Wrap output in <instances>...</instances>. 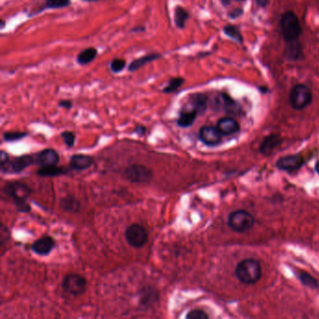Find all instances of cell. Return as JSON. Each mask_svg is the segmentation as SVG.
<instances>
[{"label": "cell", "mask_w": 319, "mask_h": 319, "mask_svg": "<svg viewBox=\"0 0 319 319\" xmlns=\"http://www.w3.org/2000/svg\"><path fill=\"white\" fill-rule=\"evenodd\" d=\"M3 192L13 199L16 209L21 212H29L31 206L28 198L31 194V188L21 182H9L3 187Z\"/></svg>", "instance_id": "6da1fadb"}, {"label": "cell", "mask_w": 319, "mask_h": 319, "mask_svg": "<svg viewBox=\"0 0 319 319\" xmlns=\"http://www.w3.org/2000/svg\"><path fill=\"white\" fill-rule=\"evenodd\" d=\"M261 273L262 271L259 262L251 258H247L241 261L235 269V274L237 278L246 285H253L258 283L261 278Z\"/></svg>", "instance_id": "7a4b0ae2"}, {"label": "cell", "mask_w": 319, "mask_h": 319, "mask_svg": "<svg viewBox=\"0 0 319 319\" xmlns=\"http://www.w3.org/2000/svg\"><path fill=\"white\" fill-rule=\"evenodd\" d=\"M280 27L282 34L287 42L298 41L299 36L302 33L299 18L293 12H285V14H282Z\"/></svg>", "instance_id": "3957f363"}, {"label": "cell", "mask_w": 319, "mask_h": 319, "mask_svg": "<svg viewBox=\"0 0 319 319\" xmlns=\"http://www.w3.org/2000/svg\"><path fill=\"white\" fill-rule=\"evenodd\" d=\"M312 91L304 84H296L289 93V102L295 110L305 109L312 103Z\"/></svg>", "instance_id": "277c9868"}, {"label": "cell", "mask_w": 319, "mask_h": 319, "mask_svg": "<svg viewBox=\"0 0 319 319\" xmlns=\"http://www.w3.org/2000/svg\"><path fill=\"white\" fill-rule=\"evenodd\" d=\"M255 224V219L250 212L244 210L231 212L228 218V225L232 231L245 232L249 231Z\"/></svg>", "instance_id": "5b68a950"}, {"label": "cell", "mask_w": 319, "mask_h": 319, "mask_svg": "<svg viewBox=\"0 0 319 319\" xmlns=\"http://www.w3.org/2000/svg\"><path fill=\"white\" fill-rule=\"evenodd\" d=\"M124 176L131 183H146L153 179L154 174L148 167L141 164H133L124 170Z\"/></svg>", "instance_id": "8992f818"}, {"label": "cell", "mask_w": 319, "mask_h": 319, "mask_svg": "<svg viewBox=\"0 0 319 319\" xmlns=\"http://www.w3.org/2000/svg\"><path fill=\"white\" fill-rule=\"evenodd\" d=\"M36 164L35 156L26 155V156H18L14 158H10L5 163H1V171L5 174H14L19 173L21 171L26 170L29 166Z\"/></svg>", "instance_id": "52a82bcc"}, {"label": "cell", "mask_w": 319, "mask_h": 319, "mask_svg": "<svg viewBox=\"0 0 319 319\" xmlns=\"http://www.w3.org/2000/svg\"><path fill=\"white\" fill-rule=\"evenodd\" d=\"M87 281L82 275L77 273H70L66 275L62 282L63 290L72 296H80L86 290Z\"/></svg>", "instance_id": "ba28073f"}, {"label": "cell", "mask_w": 319, "mask_h": 319, "mask_svg": "<svg viewBox=\"0 0 319 319\" xmlns=\"http://www.w3.org/2000/svg\"><path fill=\"white\" fill-rule=\"evenodd\" d=\"M125 237L130 246L141 248L148 242V232L143 226L132 224L127 228Z\"/></svg>", "instance_id": "9c48e42d"}, {"label": "cell", "mask_w": 319, "mask_h": 319, "mask_svg": "<svg viewBox=\"0 0 319 319\" xmlns=\"http://www.w3.org/2000/svg\"><path fill=\"white\" fill-rule=\"evenodd\" d=\"M199 140L207 146H217L222 141V133L218 128L205 126L199 129L198 132Z\"/></svg>", "instance_id": "30bf717a"}, {"label": "cell", "mask_w": 319, "mask_h": 319, "mask_svg": "<svg viewBox=\"0 0 319 319\" xmlns=\"http://www.w3.org/2000/svg\"><path fill=\"white\" fill-rule=\"evenodd\" d=\"M304 164L303 157L299 155H293V156H283L279 158L276 166L280 170L292 172L299 170Z\"/></svg>", "instance_id": "8fae6325"}, {"label": "cell", "mask_w": 319, "mask_h": 319, "mask_svg": "<svg viewBox=\"0 0 319 319\" xmlns=\"http://www.w3.org/2000/svg\"><path fill=\"white\" fill-rule=\"evenodd\" d=\"M55 247V241L54 238L48 235L42 236L41 239L35 241L31 245L32 251L40 256H48Z\"/></svg>", "instance_id": "7c38bea8"}, {"label": "cell", "mask_w": 319, "mask_h": 319, "mask_svg": "<svg viewBox=\"0 0 319 319\" xmlns=\"http://www.w3.org/2000/svg\"><path fill=\"white\" fill-rule=\"evenodd\" d=\"M159 299V291L156 287L146 285L139 291V302L142 306L148 307L155 304Z\"/></svg>", "instance_id": "4fadbf2b"}, {"label": "cell", "mask_w": 319, "mask_h": 319, "mask_svg": "<svg viewBox=\"0 0 319 319\" xmlns=\"http://www.w3.org/2000/svg\"><path fill=\"white\" fill-rule=\"evenodd\" d=\"M209 98L204 93H195L188 97V106L191 109L195 110L198 116L203 115L208 108Z\"/></svg>", "instance_id": "5bb4252c"}, {"label": "cell", "mask_w": 319, "mask_h": 319, "mask_svg": "<svg viewBox=\"0 0 319 319\" xmlns=\"http://www.w3.org/2000/svg\"><path fill=\"white\" fill-rule=\"evenodd\" d=\"M35 157H36V164L40 165L41 167L57 165V163L59 162V155L54 149L42 150L40 153L36 154Z\"/></svg>", "instance_id": "9a60e30c"}, {"label": "cell", "mask_w": 319, "mask_h": 319, "mask_svg": "<svg viewBox=\"0 0 319 319\" xmlns=\"http://www.w3.org/2000/svg\"><path fill=\"white\" fill-rule=\"evenodd\" d=\"M163 56L159 53H150V54H147V55H143V56H141L139 58L134 59L133 61L130 62L129 67H128V70H129V72H135L137 70L143 68L144 66L148 65L150 63H153V62L156 61L157 59H160Z\"/></svg>", "instance_id": "2e32d148"}, {"label": "cell", "mask_w": 319, "mask_h": 319, "mask_svg": "<svg viewBox=\"0 0 319 319\" xmlns=\"http://www.w3.org/2000/svg\"><path fill=\"white\" fill-rule=\"evenodd\" d=\"M197 116H198V114L197 112L195 110L191 109L190 107L189 108H183L179 114V117L177 119V125H178V127L183 128V129L189 128L195 123Z\"/></svg>", "instance_id": "e0dca14e"}, {"label": "cell", "mask_w": 319, "mask_h": 319, "mask_svg": "<svg viewBox=\"0 0 319 319\" xmlns=\"http://www.w3.org/2000/svg\"><path fill=\"white\" fill-rule=\"evenodd\" d=\"M94 164V159L86 155L77 154L71 156L69 160L70 169L75 170H84L90 168Z\"/></svg>", "instance_id": "ac0fdd59"}, {"label": "cell", "mask_w": 319, "mask_h": 319, "mask_svg": "<svg viewBox=\"0 0 319 319\" xmlns=\"http://www.w3.org/2000/svg\"><path fill=\"white\" fill-rule=\"evenodd\" d=\"M217 128L222 133V135L228 136L237 133L240 129V126L235 119L231 117H224L218 121Z\"/></svg>", "instance_id": "d6986e66"}, {"label": "cell", "mask_w": 319, "mask_h": 319, "mask_svg": "<svg viewBox=\"0 0 319 319\" xmlns=\"http://www.w3.org/2000/svg\"><path fill=\"white\" fill-rule=\"evenodd\" d=\"M97 50L95 47H88L81 51L76 57V62L80 66H86L95 60L97 56Z\"/></svg>", "instance_id": "ffe728a7"}, {"label": "cell", "mask_w": 319, "mask_h": 319, "mask_svg": "<svg viewBox=\"0 0 319 319\" xmlns=\"http://www.w3.org/2000/svg\"><path fill=\"white\" fill-rule=\"evenodd\" d=\"M70 5H71V0H44V3L41 5V7L38 8L39 10H37L32 15L41 14L45 10H59V9L69 7Z\"/></svg>", "instance_id": "44dd1931"}, {"label": "cell", "mask_w": 319, "mask_h": 319, "mask_svg": "<svg viewBox=\"0 0 319 319\" xmlns=\"http://www.w3.org/2000/svg\"><path fill=\"white\" fill-rule=\"evenodd\" d=\"M68 171V170L64 167H59L57 165H51V166L41 167L37 171V174L41 177H56L67 174Z\"/></svg>", "instance_id": "7402d4cb"}, {"label": "cell", "mask_w": 319, "mask_h": 319, "mask_svg": "<svg viewBox=\"0 0 319 319\" xmlns=\"http://www.w3.org/2000/svg\"><path fill=\"white\" fill-rule=\"evenodd\" d=\"M190 17L188 11H186L182 6H175L173 11V21L174 25L179 29H184L186 26V22Z\"/></svg>", "instance_id": "603a6c76"}, {"label": "cell", "mask_w": 319, "mask_h": 319, "mask_svg": "<svg viewBox=\"0 0 319 319\" xmlns=\"http://www.w3.org/2000/svg\"><path fill=\"white\" fill-rule=\"evenodd\" d=\"M281 143H282V139L277 135H271V136L267 137L263 141V143H261V145H260V151L265 155H269Z\"/></svg>", "instance_id": "cb8c5ba5"}, {"label": "cell", "mask_w": 319, "mask_h": 319, "mask_svg": "<svg viewBox=\"0 0 319 319\" xmlns=\"http://www.w3.org/2000/svg\"><path fill=\"white\" fill-rule=\"evenodd\" d=\"M185 82L184 78L178 76V77H171L169 82H167V85L162 88L164 94H172L176 93L179 89L181 88Z\"/></svg>", "instance_id": "d4e9b609"}, {"label": "cell", "mask_w": 319, "mask_h": 319, "mask_svg": "<svg viewBox=\"0 0 319 319\" xmlns=\"http://www.w3.org/2000/svg\"><path fill=\"white\" fill-rule=\"evenodd\" d=\"M60 207L66 211L75 212V211H78L80 209V202L77 198L68 196V197L62 198L61 201H60Z\"/></svg>", "instance_id": "484cf974"}, {"label": "cell", "mask_w": 319, "mask_h": 319, "mask_svg": "<svg viewBox=\"0 0 319 319\" xmlns=\"http://www.w3.org/2000/svg\"><path fill=\"white\" fill-rule=\"evenodd\" d=\"M286 54L288 58H291L294 60H298L301 56V46L298 41H290L288 42V45L286 47Z\"/></svg>", "instance_id": "4316f807"}, {"label": "cell", "mask_w": 319, "mask_h": 319, "mask_svg": "<svg viewBox=\"0 0 319 319\" xmlns=\"http://www.w3.org/2000/svg\"><path fill=\"white\" fill-rule=\"evenodd\" d=\"M28 136V132H22V131H9L3 134V140L5 142L13 143L20 141L22 139Z\"/></svg>", "instance_id": "83f0119b"}, {"label": "cell", "mask_w": 319, "mask_h": 319, "mask_svg": "<svg viewBox=\"0 0 319 319\" xmlns=\"http://www.w3.org/2000/svg\"><path fill=\"white\" fill-rule=\"evenodd\" d=\"M126 67H127V61L123 58H114L110 63L111 71L115 74H118V73L122 72Z\"/></svg>", "instance_id": "f1b7e54d"}, {"label": "cell", "mask_w": 319, "mask_h": 319, "mask_svg": "<svg viewBox=\"0 0 319 319\" xmlns=\"http://www.w3.org/2000/svg\"><path fill=\"white\" fill-rule=\"evenodd\" d=\"M224 33L228 37L231 38L232 40H234V41H239L241 43H243V41H244V39H243V36L241 34V32L234 26H230V25L226 26L224 28Z\"/></svg>", "instance_id": "f546056e"}, {"label": "cell", "mask_w": 319, "mask_h": 319, "mask_svg": "<svg viewBox=\"0 0 319 319\" xmlns=\"http://www.w3.org/2000/svg\"><path fill=\"white\" fill-rule=\"evenodd\" d=\"M299 279H300V281H301V283H302L303 285L310 286V287H312V288H317V287H318L317 281H316L315 279L312 278L311 275H309V274L306 273V272H301V273L299 274Z\"/></svg>", "instance_id": "4dcf8cb0"}, {"label": "cell", "mask_w": 319, "mask_h": 319, "mask_svg": "<svg viewBox=\"0 0 319 319\" xmlns=\"http://www.w3.org/2000/svg\"><path fill=\"white\" fill-rule=\"evenodd\" d=\"M60 136L63 139L64 143L67 145V147L71 148V147L74 146L76 135L72 131H68V130L67 131H63Z\"/></svg>", "instance_id": "1f68e13d"}, {"label": "cell", "mask_w": 319, "mask_h": 319, "mask_svg": "<svg viewBox=\"0 0 319 319\" xmlns=\"http://www.w3.org/2000/svg\"><path fill=\"white\" fill-rule=\"evenodd\" d=\"M187 319H207L209 318V315L206 312L199 310V309H194L191 310L190 312L186 314Z\"/></svg>", "instance_id": "d6a6232c"}, {"label": "cell", "mask_w": 319, "mask_h": 319, "mask_svg": "<svg viewBox=\"0 0 319 319\" xmlns=\"http://www.w3.org/2000/svg\"><path fill=\"white\" fill-rule=\"evenodd\" d=\"M10 239V231L5 226L1 227V245H5V243Z\"/></svg>", "instance_id": "836d02e7"}, {"label": "cell", "mask_w": 319, "mask_h": 319, "mask_svg": "<svg viewBox=\"0 0 319 319\" xmlns=\"http://www.w3.org/2000/svg\"><path fill=\"white\" fill-rule=\"evenodd\" d=\"M58 107L65 110H70L73 107V103L70 99H61L58 102Z\"/></svg>", "instance_id": "e575fe53"}, {"label": "cell", "mask_w": 319, "mask_h": 319, "mask_svg": "<svg viewBox=\"0 0 319 319\" xmlns=\"http://www.w3.org/2000/svg\"><path fill=\"white\" fill-rule=\"evenodd\" d=\"M146 132H147V129L143 125H137L135 129H134V133L140 137L144 136L146 134Z\"/></svg>", "instance_id": "d590c367"}, {"label": "cell", "mask_w": 319, "mask_h": 319, "mask_svg": "<svg viewBox=\"0 0 319 319\" xmlns=\"http://www.w3.org/2000/svg\"><path fill=\"white\" fill-rule=\"evenodd\" d=\"M146 31V27L143 25H139L129 30V33H143Z\"/></svg>", "instance_id": "8d00e7d4"}, {"label": "cell", "mask_w": 319, "mask_h": 319, "mask_svg": "<svg viewBox=\"0 0 319 319\" xmlns=\"http://www.w3.org/2000/svg\"><path fill=\"white\" fill-rule=\"evenodd\" d=\"M10 159L9 154H7L5 151H1V155H0V163H5Z\"/></svg>", "instance_id": "74e56055"}, {"label": "cell", "mask_w": 319, "mask_h": 319, "mask_svg": "<svg viewBox=\"0 0 319 319\" xmlns=\"http://www.w3.org/2000/svg\"><path fill=\"white\" fill-rule=\"evenodd\" d=\"M256 1H257V4L258 6L261 8H265L269 4V0H256Z\"/></svg>", "instance_id": "f35d334b"}, {"label": "cell", "mask_w": 319, "mask_h": 319, "mask_svg": "<svg viewBox=\"0 0 319 319\" xmlns=\"http://www.w3.org/2000/svg\"><path fill=\"white\" fill-rule=\"evenodd\" d=\"M0 24H1V29H3V28H5V26H6V22H5V21H0Z\"/></svg>", "instance_id": "ab89813d"}, {"label": "cell", "mask_w": 319, "mask_h": 319, "mask_svg": "<svg viewBox=\"0 0 319 319\" xmlns=\"http://www.w3.org/2000/svg\"><path fill=\"white\" fill-rule=\"evenodd\" d=\"M84 2H87V3H95V2H98L99 0H82Z\"/></svg>", "instance_id": "60d3db41"}, {"label": "cell", "mask_w": 319, "mask_h": 319, "mask_svg": "<svg viewBox=\"0 0 319 319\" xmlns=\"http://www.w3.org/2000/svg\"><path fill=\"white\" fill-rule=\"evenodd\" d=\"M315 170L317 171V173L319 174V160L316 162V164H315Z\"/></svg>", "instance_id": "b9f144b4"}, {"label": "cell", "mask_w": 319, "mask_h": 319, "mask_svg": "<svg viewBox=\"0 0 319 319\" xmlns=\"http://www.w3.org/2000/svg\"><path fill=\"white\" fill-rule=\"evenodd\" d=\"M240 1H245V0H240Z\"/></svg>", "instance_id": "7bdbcfd3"}]
</instances>
